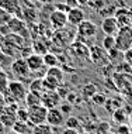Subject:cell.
<instances>
[{
    "label": "cell",
    "instance_id": "obj_22",
    "mask_svg": "<svg viewBox=\"0 0 132 134\" xmlns=\"http://www.w3.org/2000/svg\"><path fill=\"white\" fill-rule=\"evenodd\" d=\"M42 58H44V65L48 68H52V66H58L59 65V59L58 57L55 55V54H51V52H46L42 55Z\"/></svg>",
    "mask_w": 132,
    "mask_h": 134
},
{
    "label": "cell",
    "instance_id": "obj_31",
    "mask_svg": "<svg viewBox=\"0 0 132 134\" xmlns=\"http://www.w3.org/2000/svg\"><path fill=\"white\" fill-rule=\"evenodd\" d=\"M30 90L31 92H44V85H42V79H34L30 83Z\"/></svg>",
    "mask_w": 132,
    "mask_h": 134
},
{
    "label": "cell",
    "instance_id": "obj_32",
    "mask_svg": "<svg viewBox=\"0 0 132 134\" xmlns=\"http://www.w3.org/2000/svg\"><path fill=\"white\" fill-rule=\"evenodd\" d=\"M17 120L20 121H28V109L20 107L17 109Z\"/></svg>",
    "mask_w": 132,
    "mask_h": 134
},
{
    "label": "cell",
    "instance_id": "obj_8",
    "mask_svg": "<svg viewBox=\"0 0 132 134\" xmlns=\"http://www.w3.org/2000/svg\"><path fill=\"white\" fill-rule=\"evenodd\" d=\"M0 9H4L6 12L13 14V17L21 19V16H23L21 0H0Z\"/></svg>",
    "mask_w": 132,
    "mask_h": 134
},
{
    "label": "cell",
    "instance_id": "obj_7",
    "mask_svg": "<svg viewBox=\"0 0 132 134\" xmlns=\"http://www.w3.org/2000/svg\"><path fill=\"white\" fill-rule=\"evenodd\" d=\"M9 34H17L20 37H28V30H27V24L24 20L18 19V17H13L11 21L9 23Z\"/></svg>",
    "mask_w": 132,
    "mask_h": 134
},
{
    "label": "cell",
    "instance_id": "obj_26",
    "mask_svg": "<svg viewBox=\"0 0 132 134\" xmlns=\"http://www.w3.org/2000/svg\"><path fill=\"white\" fill-rule=\"evenodd\" d=\"M11 19H13V14L6 12L4 9H0V28L9 26V23L11 21Z\"/></svg>",
    "mask_w": 132,
    "mask_h": 134
},
{
    "label": "cell",
    "instance_id": "obj_2",
    "mask_svg": "<svg viewBox=\"0 0 132 134\" xmlns=\"http://www.w3.org/2000/svg\"><path fill=\"white\" fill-rule=\"evenodd\" d=\"M132 47V27L124 26L120 27L118 32L115 34V48L120 52H124Z\"/></svg>",
    "mask_w": 132,
    "mask_h": 134
},
{
    "label": "cell",
    "instance_id": "obj_36",
    "mask_svg": "<svg viewBox=\"0 0 132 134\" xmlns=\"http://www.w3.org/2000/svg\"><path fill=\"white\" fill-rule=\"evenodd\" d=\"M60 134H80L79 133V130H76V129H67V127H65L60 131Z\"/></svg>",
    "mask_w": 132,
    "mask_h": 134
},
{
    "label": "cell",
    "instance_id": "obj_28",
    "mask_svg": "<svg viewBox=\"0 0 132 134\" xmlns=\"http://www.w3.org/2000/svg\"><path fill=\"white\" fill-rule=\"evenodd\" d=\"M65 127H67V129H79L80 127V120L77 117H73V116H70V117H67L66 120H65Z\"/></svg>",
    "mask_w": 132,
    "mask_h": 134
},
{
    "label": "cell",
    "instance_id": "obj_13",
    "mask_svg": "<svg viewBox=\"0 0 132 134\" xmlns=\"http://www.w3.org/2000/svg\"><path fill=\"white\" fill-rule=\"evenodd\" d=\"M83 20H86L84 17V12L83 9H80L79 6L77 7H73L67 12V24H72V26H79Z\"/></svg>",
    "mask_w": 132,
    "mask_h": 134
},
{
    "label": "cell",
    "instance_id": "obj_35",
    "mask_svg": "<svg viewBox=\"0 0 132 134\" xmlns=\"http://www.w3.org/2000/svg\"><path fill=\"white\" fill-rule=\"evenodd\" d=\"M122 54H124V62L132 65V48L127 49V51H124Z\"/></svg>",
    "mask_w": 132,
    "mask_h": 134
},
{
    "label": "cell",
    "instance_id": "obj_43",
    "mask_svg": "<svg viewBox=\"0 0 132 134\" xmlns=\"http://www.w3.org/2000/svg\"><path fill=\"white\" fill-rule=\"evenodd\" d=\"M131 48H132V47H131Z\"/></svg>",
    "mask_w": 132,
    "mask_h": 134
},
{
    "label": "cell",
    "instance_id": "obj_12",
    "mask_svg": "<svg viewBox=\"0 0 132 134\" xmlns=\"http://www.w3.org/2000/svg\"><path fill=\"white\" fill-rule=\"evenodd\" d=\"M101 30L105 35H115L120 30V24L114 16H108L101 21Z\"/></svg>",
    "mask_w": 132,
    "mask_h": 134
},
{
    "label": "cell",
    "instance_id": "obj_23",
    "mask_svg": "<svg viewBox=\"0 0 132 134\" xmlns=\"http://www.w3.org/2000/svg\"><path fill=\"white\" fill-rule=\"evenodd\" d=\"M31 134H52V127L48 123H42V124H37L33 127Z\"/></svg>",
    "mask_w": 132,
    "mask_h": 134
},
{
    "label": "cell",
    "instance_id": "obj_5",
    "mask_svg": "<svg viewBox=\"0 0 132 134\" xmlns=\"http://www.w3.org/2000/svg\"><path fill=\"white\" fill-rule=\"evenodd\" d=\"M10 68H11V74L18 79V81L28 79L30 75H31V71H30V68H28V65H27L26 58H23V57L14 59L11 62V65H10Z\"/></svg>",
    "mask_w": 132,
    "mask_h": 134
},
{
    "label": "cell",
    "instance_id": "obj_9",
    "mask_svg": "<svg viewBox=\"0 0 132 134\" xmlns=\"http://www.w3.org/2000/svg\"><path fill=\"white\" fill-rule=\"evenodd\" d=\"M46 123L51 127H60L65 124V114L60 111L59 107L48 109V114H46Z\"/></svg>",
    "mask_w": 132,
    "mask_h": 134
},
{
    "label": "cell",
    "instance_id": "obj_14",
    "mask_svg": "<svg viewBox=\"0 0 132 134\" xmlns=\"http://www.w3.org/2000/svg\"><path fill=\"white\" fill-rule=\"evenodd\" d=\"M26 61H27V65H28L31 72H38L45 66L44 58L40 54H30L28 57H26Z\"/></svg>",
    "mask_w": 132,
    "mask_h": 134
},
{
    "label": "cell",
    "instance_id": "obj_33",
    "mask_svg": "<svg viewBox=\"0 0 132 134\" xmlns=\"http://www.w3.org/2000/svg\"><path fill=\"white\" fill-rule=\"evenodd\" d=\"M56 92H58V95H59V97H60V99H66V97H67V95H69V89H67V88H65V86H63V85H60L59 86V88L58 89H56Z\"/></svg>",
    "mask_w": 132,
    "mask_h": 134
},
{
    "label": "cell",
    "instance_id": "obj_17",
    "mask_svg": "<svg viewBox=\"0 0 132 134\" xmlns=\"http://www.w3.org/2000/svg\"><path fill=\"white\" fill-rule=\"evenodd\" d=\"M41 95H42V93H40V92H31V90H30V92L27 93V96H26V100H24V102L27 103V107L42 104Z\"/></svg>",
    "mask_w": 132,
    "mask_h": 134
},
{
    "label": "cell",
    "instance_id": "obj_39",
    "mask_svg": "<svg viewBox=\"0 0 132 134\" xmlns=\"http://www.w3.org/2000/svg\"><path fill=\"white\" fill-rule=\"evenodd\" d=\"M7 134H18V133H16V131H14V130H11V131H9Z\"/></svg>",
    "mask_w": 132,
    "mask_h": 134
},
{
    "label": "cell",
    "instance_id": "obj_19",
    "mask_svg": "<svg viewBox=\"0 0 132 134\" xmlns=\"http://www.w3.org/2000/svg\"><path fill=\"white\" fill-rule=\"evenodd\" d=\"M45 75H48V76H52V78H55L58 82L60 83H63V79H65V72H63V69L59 66H52V68H48L45 72Z\"/></svg>",
    "mask_w": 132,
    "mask_h": 134
},
{
    "label": "cell",
    "instance_id": "obj_42",
    "mask_svg": "<svg viewBox=\"0 0 132 134\" xmlns=\"http://www.w3.org/2000/svg\"><path fill=\"white\" fill-rule=\"evenodd\" d=\"M0 110H2V109H0Z\"/></svg>",
    "mask_w": 132,
    "mask_h": 134
},
{
    "label": "cell",
    "instance_id": "obj_40",
    "mask_svg": "<svg viewBox=\"0 0 132 134\" xmlns=\"http://www.w3.org/2000/svg\"><path fill=\"white\" fill-rule=\"evenodd\" d=\"M0 72H2V65H0Z\"/></svg>",
    "mask_w": 132,
    "mask_h": 134
},
{
    "label": "cell",
    "instance_id": "obj_21",
    "mask_svg": "<svg viewBox=\"0 0 132 134\" xmlns=\"http://www.w3.org/2000/svg\"><path fill=\"white\" fill-rule=\"evenodd\" d=\"M42 85H44V90H56L62 83L58 82L55 78L45 75V76L42 78Z\"/></svg>",
    "mask_w": 132,
    "mask_h": 134
},
{
    "label": "cell",
    "instance_id": "obj_27",
    "mask_svg": "<svg viewBox=\"0 0 132 134\" xmlns=\"http://www.w3.org/2000/svg\"><path fill=\"white\" fill-rule=\"evenodd\" d=\"M107 99H108V97H107L105 93H103V92H97L94 96L91 97L90 100L96 104V106H104L105 102H107Z\"/></svg>",
    "mask_w": 132,
    "mask_h": 134
},
{
    "label": "cell",
    "instance_id": "obj_24",
    "mask_svg": "<svg viewBox=\"0 0 132 134\" xmlns=\"http://www.w3.org/2000/svg\"><path fill=\"white\" fill-rule=\"evenodd\" d=\"M104 107H105L107 111H110V113H114L115 110L121 109V102H120L118 99H107Z\"/></svg>",
    "mask_w": 132,
    "mask_h": 134
},
{
    "label": "cell",
    "instance_id": "obj_30",
    "mask_svg": "<svg viewBox=\"0 0 132 134\" xmlns=\"http://www.w3.org/2000/svg\"><path fill=\"white\" fill-rule=\"evenodd\" d=\"M112 119H114V121L120 123V124H122V123L127 120V114H125V111L122 110V107L114 111V113H112Z\"/></svg>",
    "mask_w": 132,
    "mask_h": 134
},
{
    "label": "cell",
    "instance_id": "obj_3",
    "mask_svg": "<svg viewBox=\"0 0 132 134\" xmlns=\"http://www.w3.org/2000/svg\"><path fill=\"white\" fill-rule=\"evenodd\" d=\"M17 109H18V103H13L6 104L0 110V121L4 127H13L14 123L17 121Z\"/></svg>",
    "mask_w": 132,
    "mask_h": 134
},
{
    "label": "cell",
    "instance_id": "obj_18",
    "mask_svg": "<svg viewBox=\"0 0 132 134\" xmlns=\"http://www.w3.org/2000/svg\"><path fill=\"white\" fill-rule=\"evenodd\" d=\"M11 129L18 134H31V131H33V126H31L30 123L28 121H20V120H17L14 123V126Z\"/></svg>",
    "mask_w": 132,
    "mask_h": 134
},
{
    "label": "cell",
    "instance_id": "obj_6",
    "mask_svg": "<svg viewBox=\"0 0 132 134\" xmlns=\"http://www.w3.org/2000/svg\"><path fill=\"white\" fill-rule=\"evenodd\" d=\"M49 24L53 30H63L67 26V13L58 9L52 10L49 16Z\"/></svg>",
    "mask_w": 132,
    "mask_h": 134
},
{
    "label": "cell",
    "instance_id": "obj_1",
    "mask_svg": "<svg viewBox=\"0 0 132 134\" xmlns=\"http://www.w3.org/2000/svg\"><path fill=\"white\" fill-rule=\"evenodd\" d=\"M28 90L26 85H23L20 81H11L9 83L7 92L4 93V100L6 104H13V103H21L26 100Z\"/></svg>",
    "mask_w": 132,
    "mask_h": 134
},
{
    "label": "cell",
    "instance_id": "obj_41",
    "mask_svg": "<svg viewBox=\"0 0 132 134\" xmlns=\"http://www.w3.org/2000/svg\"><path fill=\"white\" fill-rule=\"evenodd\" d=\"M131 123H132V116H131Z\"/></svg>",
    "mask_w": 132,
    "mask_h": 134
},
{
    "label": "cell",
    "instance_id": "obj_20",
    "mask_svg": "<svg viewBox=\"0 0 132 134\" xmlns=\"http://www.w3.org/2000/svg\"><path fill=\"white\" fill-rule=\"evenodd\" d=\"M97 92H98V88H97V85H94V83H86V85L81 88V96H83L84 100L91 99Z\"/></svg>",
    "mask_w": 132,
    "mask_h": 134
},
{
    "label": "cell",
    "instance_id": "obj_37",
    "mask_svg": "<svg viewBox=\"0 0 132 134\" xmlns=\"http://www.w3.org/2000/svg\"><path fill=\"white\" fill-rule=\"evenodd\" d=\"M65 4L69 7V10H70V9H73V7H77V6H79V0H66Z\"/></svg>",
    "mask_w": 132,
    "mask_h": 134
},
{
    "label": "cell",
    "instance_id": "obj_25",
    "mask_svg": "<svg viewBox=\"0 0 132 134\" xmlns=\"http://www.w3.org/2000/svg\"><path fill=\"white\" fill-rule=\"evenodd\" d=\"M103 48L107 52L115 48V35H105L104 40H103Z\"/></svg>",
    "mask_w": 132,
    "mask_h": 134
},
{
    "label": "cell",
    "instance_id": "obj_15",
    "mask_svg": "<svg viewBox=\"0 0 132 134\" xmlns=\"http://www.w3.org/2000/svg\"><path fill=\"white\" fill-rule=\"evenodd\" d=\"M114 17L117 19V21H118L120 27L131 26V21H132V13H131L128 9H118Z\"/></svg>",
    "mask_w": 132,
    "mask_h": 134
},
{
    "label": "cell",
    "instance_id": "obj_38",
    "mask_svg": "<svg viewBox=\"0 0 132 134\" xmlns=\"http://www.w3.org/2000/svg\"><path fill=\"white\" fill-rule=\"evenodd\" d=\"M37 2H40L41 4H52L55 0H37Z\"/></svg>",
    "mask_w": 132,
    "mask_h": 134
},
{
    "label": "cell",
    "instance_id": "obj_16",
    "mask_svg": "<svg viewBox=\"0 0 132 134\" xmlns=\"http://www.w3.org/2000/svg\"><path fill=\"white\" fill-rule=\"evenodd\" d=\"M21 19L28 24H33L38 19V13L33 6H30V7H27V9H23V16H21Z\"/></svg>",
    "mask_w": 132,
    "mask_h": 134
},
{
    "label": "cell",
    "instance_id": "obj_29",
    "mask_svg": "<svg viewBox=\"0 0 132 134\" xmlns=\"http://www.w3.org/2000/svg\"><path fill=\"white\" fill-rule=\"evenodd\" d=\"M9 83H10V81L7 79V75L2 71L0 72V93H2V95H4V93L7 92Z\"/></svg>",
    "mask_w": 132,
    "mask_h": 134
},
{
    "label": "cell",
    "instance_id": "obj_34",
    "mask_svg": "<svg viewBox=\"0 0 132 134\" xmlns=\"http://www.w3.org/2000/svg\"><path fill=\"white\" fill-rule=\"evenodd\" d=\"M60 111H62V113L63 114H70V113H72V109H73V106H72V104H70L69 102H66V103H62V104H60Z\"/></svg>",
    "mask_w": 132,
    "mask_h": 134
},
{
    "label": "cell",
    "instance_id": "obj_4",
    "mask_svg": "<svg viewBox=\"0 0 132 134\" xmlns=\"http://www.w3.org/2000/svg\"><path fill=\"white\" fill-rule=\"evenodd\" d=\"M28 109V123L31 126H37V124H42L46 123V114H48V109L42 104L38 106H31L27 107Z\"/></svg>",
    "mask_w": 132,
    "mask_h": 134
},
{
    "label": "cell",
    "instance_id": "obj_11",
    "mask_svg": "<svg viewBox=\"0 0 132 134\" xmlns=\"http://www.w3.org/2000/svg\"><path fill=\"white\" fill-rule=\"evenodd\" d=\"M97 26L90 20H83L81 23L77 26V34L83 38H91L97 35Z\"/></svg>",
    "mask_w": 132,
    "mask_h": 134
},
{
    "label": "cell",
    "instance_id": "obj_10",
    "mask_svg": "<svg viewBox=\"0 0 132 134\" xmlns=\"http://www.w3.org/2000/svg\"><path fill=\"white\" fill-rule=\"evenodd\" d=\"M41 99H42V106H45L46 109L58 107L59 103L62 102V99L59 97L56 90H44L41 95Z\"/></svg>",
    "mask_w": 132,
    "mask_h": 134
}]
</instances>
